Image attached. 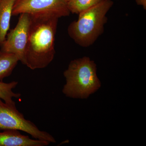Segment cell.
Returning <instances> with one entry per match:
<instances>
[{
    "label": "cell",
    "instance_id": "12",
    "mask_svg": "<svg viewBox=\"0 0 146 146\" xmlns=\"http://www.w3.org/2000/svg\"><path fill=\"white\" fill-rule=\"evenodd\" d=\"M138 5L141 6L145 10L146 9V0H135Z\"/></svg>",
    "mask_w": 146,
    "mask_h": 146
},
{
    "label": "cell",
    "instance_id": "3",
    "mask_svg": "<svg viewBox=\"0 0 146 146\" xmlns=\"http://www.w3.org/2000/svg\"><path fill=\"white\" fill-rule=\"evenodd\" d=\"M66 80L63 92L73 98H86L100 86L96 63L84 56L72 60L63 73Z\"/></svg>",
    "mask_w": 146,
    "mask_h": 146
},
{
    "label": "cell",
    "instance_id": "5",
    "mask_svg": "<svg viewBox=\"0 0 146 146\" xmlns=\"http://www.w3.org/2000/svg\"><path fill=\"white\" fill-rule=\"evenodd\" d=\"M27 13L31 16H48L58 18L70 13L65 0H16L12 16Z\"/></svg>",
    "mask_w": 146,
    "mask_h": 146
},
{
    "label": "cell",
    "instance_id": "7",
    "mask_svg": "<svg viewBox=\"0 0 146 146\" xmlns=\"http://www.w3.org/2000/svg\"><path fill=\"white\" fill-rule=\"evenodd\" d=\"M20 131L8 129L0 132V146H46L50 143L47 141L31 139Z\"/></svg>",
    "mask_w": 146,
    "mask_h": 146
},
{
    "label": "cell",
    "instance_id": "8",
    "mask_svg": "<svg viewBox=\"0 0 146 146\" xmlns=\"http://www.w3.org/2000/svg\"><path fill=\"white\" fill-rule=\"evenodd\" d=\"M16 0H1L0 2V46L9 29L11 18Z\"/></svg>",
    "mask_w": 146,
    "mask_h": 146
},
{
    "label": "cell",
    "instance_id": "14",
    "mask_svg": "<svg viewBox=\"0 0 146 146\" xmlns=\"http://www.w3.org/2000/svg\"><path fill=\"white\" fill-rule=\"evenodd\" d=\"M1 0H0V2H1Z\"/></svg>",
    "mask_w": 146,
    "mask_h": 146
},
{
    "label": "cell",
    "instance_id": "6",
    "mask_svg": "<svg viewBox=\"0 0 146 146\" xmlns=\"http://www.w3.org/2000/svg\"><path fill=\"white\" fill-rule=\"evenodd\" d=\"M31 23V18L29 14H20L16 26L7 34L5 40L1 46V50L16 55L24 65Z\"/></svg>",
    "mask_w": 146,
    "mask_h": 146
},
{
    "label": "cell",
    "instance_id": "4",
    "mask_svg": "<svg viewBox=\"0 0 146 146\" xmlns=\"http://www.w3.org/2000/svg\"><path fill=\"white\" fill-rule=\"evenodd\" d=\"M8 129L24 131L35 139L47 141L50 143L56 142L49 133L40 130L34 123L26 119L16 108L15 103H7L0 99V130Z\"/></svg>",
    "mask_w": 146,
    "mask_h": 146
},
{
    "label": "cell",
    "instance_id": "11",
    "mask_svg": "<svg viewBox=\"0 0 146 146\" xmlns=\"http://www.w3.org/2000/svg\"><path fill=\"white\" fill-rule=\"evenodd\" d=\"M103 0H70L67 3L70 13L78 14L93 7Z\"/></svg>",
    "mask_w": 146,
    "mask_h": 146
},
{
    "label": "cell",
    "instance_id": "9",
    "mask_svg": "<svg viewBox=\"0 0 146 146\" xmlns=\"http://www.w3.org/2000/svg\"><path fill=\"white\" fill-rule=\"evenodd\" d=\"M19 61L16 55L0 50V81L11 75Z\"/></svg>",
    "mask_w": 146,
    "mask_h": 146
},
{
    "label": "cell",
    "instance_id": "13",
    "mask_svg": "<svg viewBox=\"0 0 146 146\" xmlns=\"http://www.w3.org/2000/svg\"><path fill=\"white\" fill-rule=\"evenodd\" d=\"M70 1V0H65V1L67 3L68 2V1Z\"/></svg>",
    "mask_w": 146,
    "mask_h": 146
},
{
    "label": "cell",
    "instance_id": "10",
    "mask_svg": "<svg viewBox=\"0 0 146 146\" xmlns=\"http://www.w3.org/2000/svg\"><path fill=\"white\" fill-rule=\"evenodd\" d=\"M18 83V82L15 81L9 83L0 81V99L7 103H15L13 100V98H18L21 96L19 93H16L13 91Z\"/></svg>",
    "mask_w": 146,
    "mask_h": 146
},
{
    "label": "cell",
    "instance_id": "2",
    "mask_svg": "<svg viewBox=\"0 0 146 146\" xmlns=\"http://www.w3.org/2000/svg\"><path fill=\"white\" fill-rule=\"evenodd\" d=\"M113 5L112 0H103L79 13L77 20L68 27L69 36L80 46L88 47L93 45L103 33L107 21L106 14Z\"/></svg>",
    "mask_w": 146,
    "mask_h": 146
},
{
    "label": "cell",
    "instance_id": "1",
    "mask_svg": "<svg viewBox=\"0 0 146 146\" xmlns=\"http://www.w3.org/2000/svg\"><path fill=\"white\" fill-rule=\"evenodd\" d=\"M30 16L25 65L32 70L42 69L47 67L54 58L55 39L59 18L48 16Z\"/></svg>",
    "mask_w": 146,
    "mask_h": 146
}]
</instances>
